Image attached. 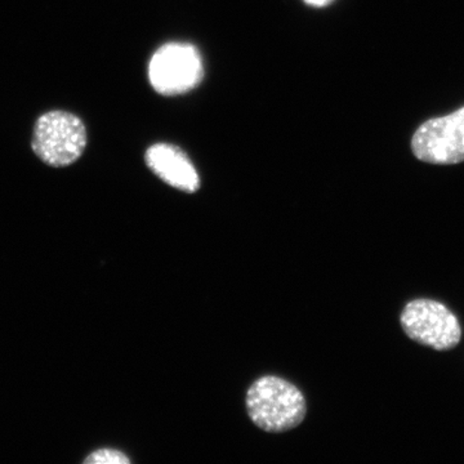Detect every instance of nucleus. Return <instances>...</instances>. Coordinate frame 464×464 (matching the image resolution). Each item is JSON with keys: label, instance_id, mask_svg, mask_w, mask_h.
<instances>
[{"label": "nucleus", "instance_id": "8", "mask_svg": "<svg viewBox=\"0 0 464 464\" xmlns=\"http://www.w3.org/2000/svg\"><path fill=\"white\" fill-rule=\"evenodd\" d=\"M333 2H335V0H304V3H307L308 5L316 8L328 7Z\"/></svg>", "mask_w": 464, "mask_h": 464}, {"label": "nucleus", "instance_id": "2", "mask_svg": "<svg viewBox=\"0 0 464 464\" xmlns=\"http://www.w3.org/2000/svg\"><path fill=\"white\" fill-rule=\"evenodd\" d=\"M32 145L48 166L67 167L83 155L87 130L82 119L72 112H47L36 121Z\"/></svg>", "mask_w": 464, "mask_h": 464}, {"label": "nucleus", "instance_id": "4", "mask_svg": "<svg viewBox=\"0 0 464 464\" xmlns=\"http://www.w3.org/2000/svg\"><path fill=\"white\" fill-rule=\"evenodd\" d=\"M411 151L418 160L436 166L463 163L464 106L420 124L411 137Z\"/></svg>", "mask_w": 464, "mask_h": 464}, {"label": "nucleus", "instance_id": "1", "mask_svg": "<svg viewBox=\"0 0 464 464\" xmlns=\"http://www.w3.org/2000/svg\"><path fill=\"white\" fill-rule=\"evenodd\" d=\"M246 411L258 429L271 433L286 432L304 422L306 399L290 382L266 375L246 392Z\"/></svg>", "mask_w": 464, "mask_h": 464}, {"label": "nucleus", "instance_id": "7", "mask_svg": "<svg viewBox=\"0 0 464 464\" xmlns=\"http://www.w3.org/2000/svg\"><path fill=\"white\" fill-rule=\"evenodd\" d=\"M88 464H130V459L121 451L114 449H101L85 459Z\"/></svg>", "mask_w": 464, "mask_h": 464}, {"label": "nucleus", "instance_id": "6", "mask_svg": "<svg viewBox=\"0 0 464 464\" xmlns=\"http://www.w3.org/2000/svg\"><path fill=\"white\" fill-rule=\"evenodd\" d=\"M146 164L161 181L177 190L194 194L200 188V177L182 149L170 143H155L145 154Z\"/></svg>", "mask_w": 464, "mask_h": 464}, {"label": "nucleus", "instance_id": "3", "mask_svg": "<svg viewBox=\"0 0 464 464\" xmlns=\"http://www.w3.org/2000/svg\"><path fill=\"white\" fill-rule=\"evenodd\" d=\"M149 79L152 88L163 96H179L194 91L204 79L199 50L183 42L161 45L150 60Z\"/></svg>", "mask_w": 464, "mask_h": 464}, {"label": "nucleus", "instance_id": "5", "mask_svg": "<svg viewBox=\"0 0 464 464\" xmlns=\"http://www.w3.org/2000/svg\"><path fill=\"white\" fill-rule=\"evenodd\" d=\"M406 335L418 343L447 351L459 343L462 329L454 314L433 299H415L401 314Z\"/></svg>", "mask_w": 464, "mask_h": 464}]
</instances>
